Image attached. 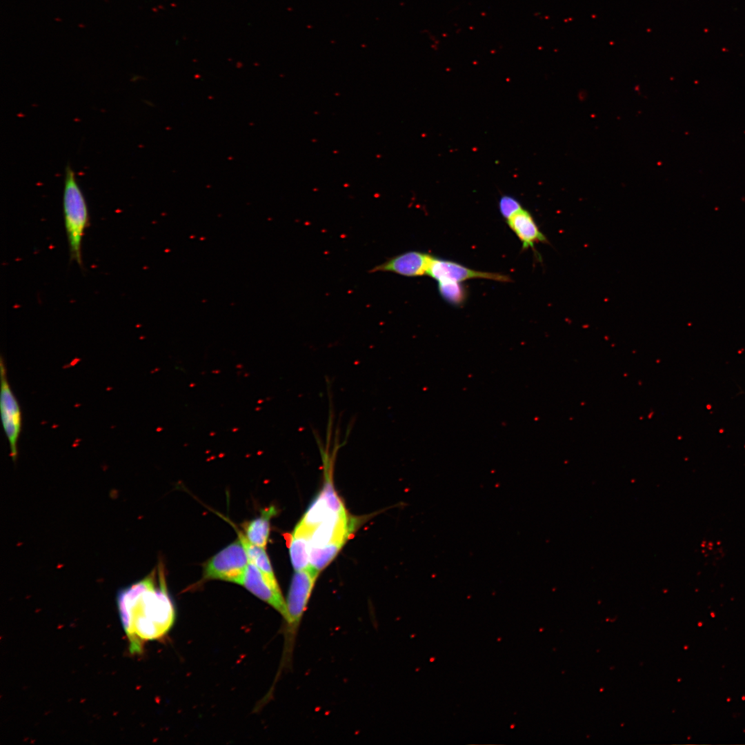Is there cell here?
Instances as JSON below:
<instances>
[{"instance_id":"cell-8","label":"cell","mask_w":745,"mask_h":745,"mask_svg":"<svg viewBox=\"0 0 745 745\" xmlns=\"http://www.w3.org/2000/svg\"><path fill=\"white\" fill-rule=\"evenodd\" d=\"M433 257L420 251H408L375 266L370 272H389L408 277H419L427 274Z\"/></svg>"},{"instance_id":"cell-17","label":"cell","mask_w":745,"mask_h":745,"mask_svg":"<svg viewBox=\"0 0 745 745\" xmlns=\"http://www.w3.org/2000/svg\"><path fill=\"white\" fill-rule=\"evenodd\" d=\"M499 208L502 217L508 221L523 208L519 202L510 196H504L499 202Z\"/></svg>"},{"instance_id":"cell-9","label":"cell","mask_w":745,"mask_h":745,"mask_svg":"<svg viewBox=\"0 0 745 745\" xmlns=\"http://www.w3.org/2000/svg\"><path fill=\"white\" fill-rule=\"evenodd\" d=\"M351 530L346 510L333 513L312 531L310 548L322 546L338 538L348 537Z\"/></svg>"},{"instance_id":"cell-7","label":"cell","mask_w":745,"mask_h":745,"mask_svg":"<svg viewBox=\"0 0 745 745\" xmlns=\"http://www.w3.org/2000/svg\"><path fill=\"white\" fill-rule=\"evenodd\" d=\"M427 275L437 281H452L462 282L470 279H486L500 282H509L511 279L508 275L498 272H489L475 270L467 268L455 261L433 257L430 263Z\"/></svg>"},{"instance_id":"cell-10","label":"cell","mask_w":745,"mask_h":745,"mask_svg":"<svg viewBox=\"0 0 745 745\" xmlns=\"http://www.w3.org/2000/svg\"><path fill=\"white\" fill-rule=\"evenodd\" d=\"M507 223L522 242L523 250H535V244L547 242L531 214L524 208L508 219Z\"/></svg>"},{"instance_id":"cell-4","label":"cell","mask_w":745,"mask_h":745,"mask_svg":"<svg viewBox=\"0 0 745 745\" xmlns=\"http://www.w3.org/2000/svg\"><path fill=\"white\" fill-rule=\"evenodd\" d=\"M249 562L246 549L239 538L206 562L203 579L223 580L240 585Z\"/></svg>"},{"instance_id":"cell-5","label":"cell","mask_w":745,"mask_h":745,"mask_svg":"<svg viewBox=\"0 0 745 745\" xmlns=\"http://www.w3.org/2000/svg\"><path fill=\"white\" fill-rule=\"evenodd\" d=\"M1 413L3 429L7 436L10 455L13 460L17 457V442L21 429V413L19 404L8 382L6 370L1 361Z\"/></svg>"},{"instance_id":"cell-13","label":"cell","mask_w":745,"mask_h":745,"mask_svg":"<svg viewBox=\"0 0 745 745\" xmlns=\"http://www.w3.org/2000/svg\"><path fill=\"white\" fill-rule=\"evenodd\" d=\"M333 512L321 493L311 504L302 519L297 524L304 529L312 533Z\"/></svg>"},{"instance_id":"cell-16","label":"cell","mask_w":745,"mask_h":745,"mask_svg":"<svg viewBox=\"0 0 745 745\" xmlns=\"http://www.w3.org/2000/svg\"><path fill=\"white\" fill-rule=\"evenodd\" d=\"M438 290L441 298L454 306L461 305L466 299V289L459 282L439 281Z\"/></svg>"},{"instance_id":"cell-15","label":"cell","mask_w":745,"mask_h":745,"mask_svg":"<svg viewBox=\"0 0 745 745\" xmlns=\"http://www.w3.org/2000/svg\"><path fill=\"white\" fill-rule=\"evenodd\" d=\"M239 538L246 549L249 561L255 564L270 579L273 581H277L264 547L250 543L246 538L244 534L240 532H239Z\"/></svg>"},{"instance_id":"cell-11","label":"cell","mask_w":745,"mask_h":745,"mask_svg":"<svg viewBox=\"0 0 745 745\" xmlns=\"http://www.w3.org/2000/svg\"><path fill=\"white\" fill-rule=\"evenodd\" d=\"M312 533L296 526L286 540L292 565L295 571L304 570L310 565V539Z\"/></svg>"},{"instance_id":"cell-6","label":"cell","mask_w":745,"mask_h":745,"mask_svg":"<svg viewBox=\"0 0 745 745\" xmlns=\"http://www.w3.org/2000/svg\"><path fill=\"white\" fill-rule=\"evenodd\" d=\"M240 585L272 607L283 617H284L286 604L277 582L270 579L250 562L245 570Z\"/></svg>"},{"instance_id":"cell-1","label":"cell","mask_w":745,"mask_h":745,"mask_svg":"<svg viewBox=\"0 0 745 745\" xmlns=\"http://www.w3.org/2000/svg\"><path fill=\"white\" fill-rule=\"evenodd\" d=\"M116 600L132 653H141L144 642L161 638L174 624L175 609L162 573H159V587L154 570L145 578L121 588Z\"/></svg>"},{"instance_id":"cell-2","label":"cell","mask_w":745,"mask_h":745,"mask_svg":"<svg viewBox=\"0 0 745 745\" xmlns=\"http://www.w3.org/2000/svg\"><path fill=\"white\" fill-rule=\"evenodd\" d=\"M319 572L311 566L296 571L288 593L286 612L283 617L284 646L280 670L291 665L292 653L299 626L315 586Z\"/></svg>"},{"instance_id":"cell-12","label":"cell","mask_w":745,"mask_h":745,"mask_svg":"<svg viewBox=\"0 0 745 745\" xmlns=\"http://www.w3.org/2000/svg\"><path fill=\"white\" fill-rule=\"evenodd\" d=\"M276 514L274 506L264 508L259 517L244 524V535L252 544L265 547L270 530V519Z\"/></svg>"},{"instance_id":"cell-14","label":"cell","mask_w":745,"mask_h":745,"mask_svg":"<svg viewBox=\"0 0 745 745\" xmlns=\"http://www.w3.org/2000/svg\"><path fill=\"white\" fill-rule=\"evenodd\" d=\"M347 538H338L322 546L310 547L309 566L319 573L333 559Z\"/></svg>"},{"instance_id":"cell-3","label":"cell","mask_w":745,"mask_h":745,"mask_svg":"<svg viewBox=\"0 0 745 745\" xmlns=\"http://www.w3.org/2000/svg\"><path fill=\"white\" fill-rule=\"evenodd\" d=\"M63 212L70 259L82 266L81 244L90 217L86 199L69 164L65 171Z\"/></svg>"}]
</instances>
